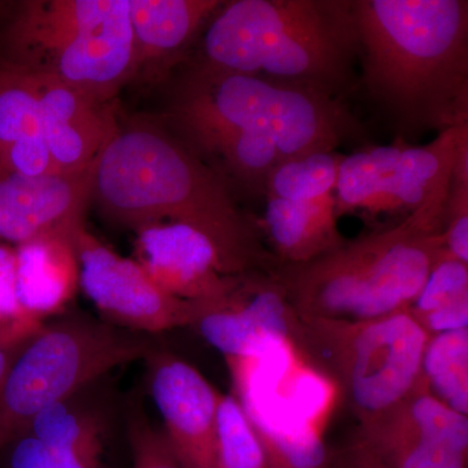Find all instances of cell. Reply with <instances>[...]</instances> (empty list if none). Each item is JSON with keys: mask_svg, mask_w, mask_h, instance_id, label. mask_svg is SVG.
Returning a JSON list of instances; mask_svg holds the SVG:
<instances>
[{"mask_svg": "<svg viewBox=\"0 0 468 468\" xmlns=\"http://www.w3.org/2000/svg\"><path fill=\"white\" fill-rule=\"evenodd\" d=\"M91 202L110 221L135 232L165 220L194 228L211 239L229 275L282 270L261 241V224L165 125L119 124L95 163Z\"/></svg>", "mask_w": 468, "mask_h": 468, "instance_id": "obj_1", "label": "cell"}, {"mask_svg": "<svg viewBox=\"0 0 468 468\" xmlns=\"http://www.w3.org/2000/svg\"><path fill=\"white\" fill-rule=\"evenodd\" d=\"M351 3L362 66L356 89L399 140L468 124L467 0Z\"/></svg>", "mask_w": 468, "mask_h": 468, "instance_id": "obj_2", "label": "cell"}, {"mask_svg": "<svg viewBox=\"0 0 468 468\" xmlns=\"http://www.w3.org/2000/svg\"><path fill=\"white\" fill-rule=\"evenodd\" d=\"M186 61L304 86L346 101L356 90L351 0H230L208 18Z\"/></svg>", "mask_w": 468, "mask_h": 468, "instance_id": "obj_3", "label": "cell"}, {"mask_svg": "<svg viewBox=\"0 0 468 468\" xmlns=\"http://www.w3.org/2000/svg\"><path fill=\"white\" fill-rule=\"evenodd\" d=\"M165 128L194 155L243 132L270 138L285 159L359 143L365 126L346 101L304 86L185 61L169 90Z\"/></svg>", "mask_w": 468, "mask_h": 468, "instance_id": "obj_4", "label": "cell"}, {"mask_svg": "<svg viewBox=\"0 0 468 468\" xmlns=\"http://www.w3.org/2000/svg\"><path fill=\"white\" fill-rule=\"evenodd\" d=\"M449 183L399 224L310 263L282 266L279 277L297 315L362 322L408 311L446 249Z\"/></svg>", "mask_w": 468, "mask_h": 468, "instance_id": "obj_5", "label": "cell"}, {"mask_svg": "<svg viewBox=\"0 0 468 468\" xmlns=\"http://www.w3.org/2000/svg\"><path fill=\"white\" fill-rule=\"evenodd\" d=\"M0 55L111 103L133 77L129 0L21 3L3 33Z\"/></svg>", "mask_w": 468, "mask_h": 468, "instance_id": "obj_6", "label": "cell"}, {"mask_svg": "<svg viewBox=\"0 0 468 468\" xmlns=\"http://www.w3.org/2000/svg\"><path fill=\"white\" fill-rule=\"evenodd\" d=\"M150 337L84 314L43 323L0 383V448L43 410L113 368L149 358Z\"/></svg>", "mask_w": 468, "mask_h": 468, "instance_id": "obj_7", "label": "cell"}, {"mask_svg": "<svg viewBox=\"0 0 468 468\" xmlns=\"http://www.w3.org/2000/svg\"><path fill=\"white\" fill-rule=\"evenodd\" d=\"M300 322L303 340L324 356L365 426L420 389L430 335L408 311L362 322Z\"/></svg>", "mask_w": 468, "mask_h": 468, "instance_id": "obj_8", "label": "cell"}, {"mask_svg": "<svg viewBox=\"0 0 468 468\" xmlns=\"http://www.w3.org/2000/svg\"><path fill=\"white\" fill-rule=\"evenodd\" d=\"M236 399L272 468H331L319 421L318 381L294 340L227 359Z\"/></svg>", "mask_w": 468, "mask_h": 468, "instance_id": "obj_9", "label": "cell"}, {"mask_svg": "<svg viewBox=\"0 0 468 468\" xmlns=\"http://www.w3.org/2000/svg\"><path fill=\"white\" fill-rule=\"evenodd\" d=\"M73 246L80 263V288L104 322L149 335L196 322V302L163 291L137 261L116 254L85 227L73 236Z\"/></svg>", "mask_w": 468, "mask_h": 468, "instance_id": "obj_10", "label": "cell"}, {"mask_svg": "<svg viewBox=\"0 0 468 468\" xmlns=\"http://www.w3.org/2000/svg\"><path fill=\"white\" fill-rule=\"evenodd\" d=\"M196 303L193 325L226 359L252 356L282 338H303L300 318L279 275L242 273L224 297Z\"/></svg>", "mask_w": 468, "mask_h": 468, "instance_id": "obj_11", "label": "cell"}, {"mask_svg": "<svg viewBox=\"0 0 468 468\" xmlns=\"http://www.w3.org/2000/svg\"><path fill=\"white\" fill-rule=\"evenodd\" d=\"M95 163L81 172L36 176L0 168V239L16 248L46 236L73 239L91 202Z\"/></svg>", "mask_w": 468, "mask_h": 468, "instance_id": "obj_12", "label": "cell"}, {"mask_svg": "<svg viewBox=\"0 0 468 468\" xmlns=\"http://www.w3.org/2000/svg\"><path fill=\"white\" fill-rule=\"evenodd\" d=\"M149 359L151 396L165 421V436L183 468H217L218 396L193 366L167 353Z\"/></svg>", "mask_w": 468, "mask_h": 468, "instance_id": "obj_13", "label": "cell"}, {"mask_svg": "<svg viewBox=\"0 0 468 468\" xmlns=\"http://www.w3.org/2000/svg\"><path fill=\"white\" fill-rule=\"evenodd\" d=\"M137 261L159 288L180 300L215 301L239 275L228 273L214 243L192 227L160 223L137 230Z\"/></svg>", "mask_w": 468, "mask_h": 468, "instance_id": "obj_14", "label": "cell"}, {"mask_svg": "<svg viewBox=\"0 0 468 468\" xmlns=\"http://www.w3.org/2000/svg\"><path fill=\"white\" fill-rule=\"evenodd\" d=\"M43 138L58 172H81L91 167L119 122L112 104L103 103L58 80L36 73Z\"/></svg>", "mask_w": 468, "mask_h": 468, "instance_id": "obj_15", "label": "cell"}, {"mask_svg": "<svg viewBox=\"0 0 468 468\" xmlns=\"http://www.w3.org/2000/svg\"><path fill=\"white\" fill-rule=\"evenodd\" d=\"M220 0H129L132 81H168L169 73L192 54L203 27Z\"/></svg>", "mask_w": 468, "mask_h": 468, "instance_id": "obj_16", "label": "cell"}, {"mask_svg": "<svg viewBox=\"0 0 468 468\" xmlns=\"http://www.w3.org/2000/svg\"><path fill=\"white\" fill-rule=\"evenodd\" d=\"M0 168L36 176L58 172L43 138L33 76L0 55Z\"/></svg>", "mask_w": 468, "mask_h": 468, "instance_id": "obj_17", "label": "cell"}, {"mask_svg": "<svg viewBox=\"0 0 468 468\" xmlns=\"http://www.w3.org/2000/svg\"><path fill=\"white\" fill-rule=\"evenodd\" d=\"M18 300L37 323L63 314L80 288L73 239L46 236L15 248Z\"/></svg>", "mask_w": 468, "mask_h": 468, "instance_id": "obj_18", "label": "cell"}, {"mask_svg": "<svg viewBox=\"0 0 468 468\" xmlns=\"http://www.w3.org/2000/svg\"><path fill=\"white\" fill-rule=\"evenodd\" d=\"M264 199L266 212L261 229L282 266L310 263L344 245L338 232L335 194L307 203L270 196Z\"/></svg>", "mask_w": 468, "mask_h": 468, "instance_id": "obj_19", "label": "cell"}, {"mask_svg": "<svg viewBox=\"0 0 468 468\" xmlns=\"http://www.w3.org/2000/svg\"><path fill=\"white\" fill-rule=\"evenodd\" d=\"M466 137L468 124L440 132L432 143L424 146L406 144L372 218L389 215L401 217L402 220L417 211L436 187L451 177L462 141Z\"/></svg>", "mask_w": 468, "mask_h": 468, "instance_id": "obj_20", "label": "cell"}, {"mask_svg": "<svg viewBox=\"0 0 468 468\" xmlns=\"http://www.w3.org/2000/svg\"><path fill=\"white\" fill-rule=\"evenodd\" d=\"M101 380L43 410L24 431L54 448L106 458L110 408L98 388Z\"/></svg>", "mask_w": 468, "mask_h": 468, "instance_id": "obj_21", "label": "cell"}, {"mask_svg": "<svg viewBox=\"0 0 468 468\" xmlns=\"http://www.w3.org/2000/svg\"><path fill=\"white\" fill-rule=\"evenodd\" d=\"M406 144L399 140L392 146H367L344 156L335 189L337 218L356 212L372 218Z\"/></svg>", "mask_w": 468, "mask_h": 468, "instance_id": "obj_22", "label": "cell"}, {"mask_svg": "<svg viewBox=\"0 0 468 468\" xmlns=\"http://www.w3.org/2000/svg\"><path fill=\"white\" fill-rule=\"evenodd\" d=\"M421 389L468 415V329L430 335L421 362Z\"/></svg>", "mask_w": 468, "mask_h": 468, "instance_id": "obj_23", "label": "cell"}, {"mask_svg": "<svg viewBox=\"0 0 468 468\" xmlns=\"http://www.w3.org/2000/svg\"><path fill=\"white\" fill-rule=\"evenodd\" d=\"M344 156L335 150L315 151L282 160L268 176L264 198L307 203L334 196Z\"/></svg>", "mask_w": 468, "mask_h": 468, "instance_id": "obj_24", "label": "cell"}, {"mask_svg": "<svg viewBox=\"0 0 468 468\" xmlns=\"http://www.w3.org/2000/svg\"><path fill=\"white\" fill-rule=\"evenodd\" d=\"M375 421L468 452L467 417L449 409L421 388L399 408Z\"/></svg>", "mask_w": 468, "mask_h": 468, "instance_id": "obj_25", "label": "cell"}, {"mask_svg": "<svg viewBox=\"0 0 468 468\" xmlns=\"http://www.w3.org/2000/svg\"><path fill=\"white\" fill-rule=\"evenodd\" d=\"M363 440L392 468H467L468 452L388 426H365Z\"/></svg>", "mask_w": 468, "mask_h": 468, "instance_id": "obj_26", "label": "cell"}, {"mask_svg": "<svg viewBox=\"0 0 468 468\" xmlns=\"http://www.w3.org/2000/svg\"><path fill=\"white\" fill-rule=\"evenodd\" d=\"M217 468H272L263 443L233 394L218 396Z\"/></svg>", "mask_w": 468, "mask_h": 468, "instance_id": "obj_27", "label": "cell"}, {"mask_svg": "<svg viewBox=\"0 0 468 468\" xmlns=\"http://www.w3.org/2000/svg\"><path fill=\"white\" fill-rule=\"evenodd\" d=\"M0 468H107V460L54 448L24 431L0 448Z\"/></svg>", "mask_w": 468, "mask_h": 468, "instance_id": "obj_28", "label": "cell"}, {"mask_svg": "<svg viewBox=\"0 0 468 468\" xmlns=\"http://www.w3.org/2000/svg\"><path fill=\"white\" fill-rule=\"evenodd\" d=\"M464 297H468V264L452 257L445 249L408 313L419 320Z\"/></svg>", "mask_w": 468, "mask_h": 468, "instance_id": "obj_29", "label": "cell"}, {"mask_svg": "<svg viewBox=\"0 0 468 468\" xmlns=\"http://www.w3.org/2000/svg\"><path fill=\"white\" fill-rule=\"evenodd\" d=\"M443 239L449 254L468 264V137L462 141L452 165Z\"/></svg>", "mask_w": 468, "mask_h": 468, "instance_id": "obj_30", "label": "cell"}, {"mask_svg": "<svg viewBox=\"0 0 468 468\" xmlns=\"http://www.w3.org/2000/svg\"><path fill=\"white\" fill-rule=\"evenodd\" d=\"M42 325L27 315L18 300L15 248L0 243V331L32 335Z\"/></svg>", "mask_w": 468, "mask_h": 468, "instance_id": "obj_31", "label": "cell"}, {"mask_svg": "<svg viewBox=\"0 0 468 468\" xmlns=\"http://www.w3.org/2000/svg\"><path fill=\"white\" fill-rule=\"evenodd\" d=\"M132 468H183L165 433H158L135 411L129 430Z\"/></svg>", "mask_w": 468, "mask_h": 468, "instance_id": "obj_32", "label": "cell"}, {"mask_svg": "<svg viewBox=\"0 0 468 468\" xmlns=\"http://www.w3.org/2000/svg\"><path fill=\"white\" fill-rule=\"evenodd\" d=\"M417 322L430 335L468 329V297L432 311Z\"/></svg>", "mask_w": 468, "mask_h": 468, "instance_id": "obj_33", "label": "cell"}, {"mask_svg": "<svg viewBox=\"0 0 468 468\" xmlns=\"http://www.w3.org/2000/svg\"><path fill=\"white\" fill-rule=\"evenodd\" d=\"M331 468H392L372 451L371 448L363 441L354 442L346 452L341 455L340 460L332 461Z\"/></svg>", "mask_w": 468, "mask_h": 468, "instance_id": "obj_34", "label": "cell"}, {"mask_svg": "<svg viewBox=\"0 0 468 468\" xmlns=\"http://www.w3.org/2000/svg\"><path fill=\"white\" fill-rule=\"evenodd\" d=\"M32 335L0 331V383H2L14 360L16 359L17 354L20 353L24 345Z\"/></svg>", "mask_w": 468, "mask_h": 468, "instance_id": "obj_35", "label": "cell"}]
</instances>
